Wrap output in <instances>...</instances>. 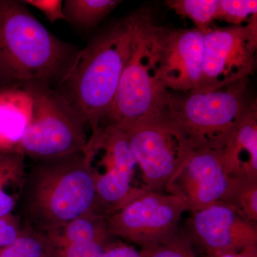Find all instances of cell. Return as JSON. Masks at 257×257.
Here are the masks:
<instances>
[{
	"label": "cell",
	"mask_w": 257,
	"mask_h": 257,
	"mask_svg": "<svg viewBox=\"0 0 257 257\" xmlns=\"http://www.w3.org/2000/svg\"><path fill=\"white\" fill-rule=\"evenodd\" d=\"M19 200L25 226L40 234L92 213L105 216L83 153L37 161L27 170Z\"/></svg>",
	"instance_id": "obj_1"
},
{
	"label": "cell",
	"mask_w": 257,
	"mask_h": 257,
	"mask_svg": "<svg viewBox=\"0 0 257 257\" xmlns=\"http://www.w3.org/2000/svg\"><path fill=\"white\" fill-rule=\"evenodd\" d=\"M126 18L77 52L55 89L89 130L102 124L114 104L131 46Z\"/></svg>",
	"instance_id": "obj_2"
},
{
	"label": "cell",
	"mask_w": 257,
	"mask_h": 257,
	"mask_svg": "<svg viewBox=\"0 0 257 257\" xmlns=\"http://www.w3.org/2000/svg\"><path fill=\"white\" fill-rule=\"evenodd\" d=\"M77 52L48 31L23 2L0 1V87L57 83Z\"/></svg>",
	"instance_id": "obj_3"
},
{
	"label": "cell",
	"mask_w": 257,
	"mask_h": 257,
	"mask_svg": "<svg viewBox=\"0 0 257 257\" xmlns=\"http://www.w3.org/2000/svg\"><path fill=\"white\" fill-rule=\"evenodd\" d=\"M128 18L132 27L130 55L114 104L101 124L119 128L165 111L171 93L160 78L161 55L168 31L155 25L146 10Z\"/></svg>",
	"instance_id": "obj_4"
},
{
	"label": "cell",
	"mask_w": 257,
	"mask_h": 257,
	"mask_svg": "<svg viewBox=\"0 0 257 257\" xmlns=\"http://www.w3.org/2000/svg\"><path fill=\"white\" fill-rule=\"evenodd\" d=\"M249 79L220 89L170 93L165 112L178 124L194 146L221 150L226 140L248 109L251 99Z\"/></svg>",
	"instance_id": "obj_5"
},
{
	"label": "cell",
	"mask_w": 257,
	"mask_h": 257,
	"mask_svg": "<svg viewBox=\"0 0 257 257\" xmlns=\"http://www.w3.org/2000/svg\"><path fill=\"white\" fill-rule=\"evenodd\" d=\"M20 85L32 96V114L18 153L37 161L83 153L89 138L87 127L65 99L47 84Z\"/></svg>",
	"instance_id": "obj_6"
},
{
	"label": "cell",
	"mask_w": 257,
	"mask_h": 257,
	"mask_svg": "<svg viewBox=\"0 0 257 257\" xmlns=\"http://www.w3.org/2000/svg\"><path fill=\"white\" fill-rule=\"evenodd\" d=\"M121 128L141 170L143 189L163 192L194 145L165 111Z\"/></svg>",
	"instance_id": "obj_7"
},
{
	"label": "cell",
	"mask_w": 257,
	"mask_h": 257,
	"mask_svg": "<svg viewBox=\"0 0 257 257\" xmlns=\"http://www.w3.org/2000/svg\"><path fill=\"white\" fill-rule=\"evenodd\" d=\"M90 132L83 154L92 170L99 206L106 216L145 189L133 184L138 166L124 130L101 124Z\"/></svg>",
	"instance_id": "obj_8"
},
{
	"label": "cell",
	"mask_w": 257,
	"mask_h": 257,
	"mask_svg": "<svg viewBox=\"0 0 257 257\" xmlns=\"http://www.w3.org/2000/svg\"><path fill=\"white\" fill-rule=\"evenodd\" d=\"M204 36L202 77L198 90L220 89L249 79L256 67L257 17L240 26L211 27Z\"/></svg>",
	"instance_id": "obj_9"
},
{
	"label": "cell",
	"mask_w": 257,
	"mask_h": 257,
	"mask_svg": "<svg viewBox=\"0 0 257 257\" xmlns=\"http://www.w3.org/2000/svg\"><path fill=\"white\" fill-rule=\"evenodd\" d=\"M187 206L166 192L145 190L105 216L109 233L116 239L140 246L163 239L179 229Z\"/></svg>",
	"instance_id": "obj_10"
},
{
	"label": "cell",
	"mask_w": 257,
	"mask_h": 257,
	"mask_svg": "<svg viewBox=\"0 0 257 257\" xmlns=\"http://www.w3.org/2000/svg\"><path fill=\"white\" fill-rule=\"evenodd\" d=\"M229 180L221 150L199 145L193 147L165 192L180 198L188 211L194 212L222 201Z\"/></svg>",
	"instance_id": "obj_11"
},
{
	"label": "cell",
	"mask_w": 257,
	"mask_h": 257,
	"mask_svg": "<svg viewBox=\"0 0 257 257\" xmlns=\"http://www.w3.org/2000/svg\"><path fill=\"white\" fill-rule=\"evenodd\" d=\"M184 231L194 248L204 256L239 251L257 245L256 224L224 202L190 212Z\"/></svg>",
	"instance_id": "obj_12"
},
{
	"label": "cell",
	"mask_w": 257,
	"mask_h": 257,
	"mask_svg": "<svg viewBox=\"0 0 257 257\" xmlns=\"http://www.w3.org/2000/svg\"><path fill=\"white\" fill-rule=\"evenodd\" d=\"M204 32L197 28L168 31L160 60V78L170 92L198 90L202 77Z\"/></svg>",
	"instance_id": "obj_13"
},
{
	"label": "cell",
	"mask_w": 257,
	"mask_h": 257,
	"mask_svg": "<svg viewBox=\"0 0 257 257\" xmlns=\"http://www.w3.org/2000/svg\"><path fill=\"white\" fill-rule=\"evenodd\" d=\"M55 257H101L116 241L105 216L92 213L45 233Z\"/></svg>",
	"instance_id": "obj_14"
},
{
	"label": "cell",
	"mask_w": 257,
	"mask_h": 257,
	"mask_svg": "<svg viewBox=\"0 0 257 257\" xmlns=\"http://www.w3.org/2000/svg\"><path fill=\"white\" fill-rule=\"evenodd\" d=\"M229 177L257 179V109L254 104L226 140L221 150Z\"/></svg>",
	"instance_id": "obj_15"
},
{
	"label": "cell",
	"mask_w": 257,
	"mask_h": 257,
	"mask_svg": "<svg viewBox=\"0 0 257 257\" xmlns=\"http://www.w3.org/2000/svg\"><path fill=\"white\" fill-rule=\"evenodd\" d=\"M32 114V98L20 84L0 87V152H18Z\"/></svg>",
	"instance_id": "obj_16"
},
{
	"label": "cell",
	"mask_w": 257,
	"mask_h": 257,
	"mask_svg": "<svg viewBox=\"0 0 257 257\" xmlns=\"http://www.w3.org/2000/svg\"><path fill=\"white\" fill-rule=\"evenodd\" d=\"M27 170L23 154L0 152V216L13 214Z\"/></svg>",
	"instance_id": "obj_17"
},
{
	"label": "cell",
	"mask_w": 257,
	"mask_h": 257,
	"mask_svg": "<svg viewBox=\"0 0 257 257\" xmlns=\"http://www.w3.org/2000/svg\"><path fill=\"white\" fill-rule=\"evenodd\" d=\"M121 3L119 0H67L63 3L64 13L70 23L93 28Z\"/></svg>",
	"instance_id": "obj_18"
},
{
	"label": "cell",
	"mask_w": 257,
	"mask_h": 257,
	"mask_svg": "<svg viewBox=\"0 0 257 257\" xmlns=\"http://www.w3.org/2000/svg\"><path fill=\"white\" fill-rule=\"evenodd\" d=\"M231 204L250 222H257V179L230 177L222 201Z\"/></svg>",
	"instance_id": "obj_19"
},
{
	"label": "cell",
	"mask_w": 257,
	"mask_h": 257,
	"mask_svg": "<svg viewBox=\"0 0 257 257\" xmlns=\"http://www.w3.org/2000/svg\"><path fill=\"white\" fill-rule=\"evenodd\" d=\"M219 0H169L167 5L176 14L192 20L204 32L215 21Z\"/></svg>",
	"instance_id": "obj_20"
},
{
	"label": "cell",
	"mask_w": 257,
	"mask_h": 257,
	"mask_svg": "<svg viewBox=\"0 0 257 257\" xmlns=\"http://www.w3.org/2000/svg\"><path fill=\"white\" fill-rule=\"evenodd\" d=\"M196 248L181 228L163 239L147 243L140 249L142 257H197Z\"/></svg>",
	"instance_id": "obj_21"
},
{
	"label": "cell",
	"mask_w": 257,
	"mask_h": 257,
	"mask_svg": "<svg viewBox=\"0 0 257 257\" xmlns=\"http://www.w3.org/2000/svg\"><path fill=\"white\" fill-rule=\"evenodd\" d=\"M0 257H55L45 236L25 226L23 234L0 251Z\"/></svg>",
	"instance_id": "obj_22"
},
{
	"label": "cell",
	"mask_w": 257,
	"mask_h": 257,
	"mask_svg": "<svg viewBox=\"0 0 257 257\" xmlns=\"http://www.w3.org/2000/svg\"><path fill=\"white\" fill-rule=\"evenodd\" d=\"M257 17L256 0H219L216 20L240 26Z\"/></svg>",
	"instance_id": "obj_23"
},
{
	"label": "cell",
	"mask_w": 257,
	"mask_h": 257,
	"mask_svg": "<svg viewBox=\"0 0 257 257\" xmlns=\"http://www.w3.org/2000/svg\"><path fill=\"white\" fill-rule=\"evenodd\" d=\"M25 229V226H22L20 219L14 214L0 216V251L14 243Z\"/></svg>",
	"instance_id": "obj_24"
},
{
	"label": "cell",
	"mask_w": 257,
	"mask_h": 257,
	"mask_svg": "<svg viewBox=\"0 0 257 257\" xmlns=\"http://www.w3.org/2000/svg\"><path fill=\"white\" fill-rule=\"evenodd\" d=\"M24 4L31 5L42 12L51 23L66 20L64 13L63 2L61 0H27Z\"/></svg>",
	"instance_id": "obj_25"
},
{
	"label": "cell",
	"mask_w": 257,
	"mask_h": 257,
	"mask_svg": "<svg viewBox=\"0 0 257 257\" xmlns=\"http://www.w3.org/2000/svg\"><path fill=\"white\" fill-rule=\"evenodd\" d=\"M101 257H142L140 250L125 241L116 239Z\"/></svg>",
	"instance_id": "obj_26"
},
{
	"label": "cell",
	"mask_w": 257,
	"mask_h": 257,
	"mask_svg": "<svg viewBox=\"0 0 257 257\" xmlns=\"http://www.w3.org/2000/svg\"><path fill=\"white\" fill-rule=\"evenodd\" d=\"M236 257H257V245L243 248L238 252Z\"/></svg>",
	"instance_id": "obj_27"
},
{
	"label": "cell",
	"mask_w": 257,
	"mask_h": 257,
	"mask_svg": "<svg viewBox=\"0 0 257 257\" xmlns=\"http://www.w3.org/2000/svg\"><path fill=\"white\" fill-rule=\"evenodd\" d=\"M239 251H227V252L215 253V254L207 255L204 257H236Z\"/></svg>",
	"instance_id": "obj_28"
}]
</instances>
